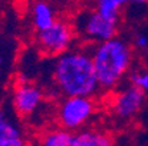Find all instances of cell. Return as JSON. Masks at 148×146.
<instances>
[{
  "mask_svg": "<svg viewBox=\"0 0 148 146\" xmlns=\"http://www.w3.org/2000/svg\"><path fill=\"white\" fill-rule=\"evenodd\" d=\"M53 84L61 96H97L101 91L91 50L69 49L57 55L53 65Z\"/></svg>",
  "mask_w": 148,
  "mask_h": 146,
  "instance_id": "obj_1",
  "label": "cell"
},
{
  "mask_svg": "<svg viewBox=\"0 0 148 146\" xmlns=\"http://www.w3.org/2000/svg\"><path fill=\"white\" fill-rule=\"evenodd\" d=\"M91 58L101 91H114L132 69L135 49L132 43L115 36L92 46Z\"/></svg>",
  "mask_w": 148,
  "mask_h": 146,
  "instance_id": "obj_2",
  "label": "cell"
},
{
  "mask_svg": "<svg viewBox=\"0 0 148 146\" xmlns=\"http://www.w3.org/2000/svg\"><path fill=\"white\" fill-rule=\"evenodd\" d=\"M73 26L77 36L82 37L90 45H95L118 36L119 21L105 17L94 8L78 13Z\"/></svg>",
  "mask_w": 148,
  "mask_h": 146,
  "instance_id": "obj_3",
  "label": "cell"
},
{
  "mask_svg": "<svg viewBox=\"0 0 148 146\" xmlns=\"http://www.w3.org/2000/svg\"><path fill=\"white\" fill-rule=\"evenodd\" d=\"M95 111L92 96H65L57 107V121L61 128L77 132L91 120Z\"/></svg>",
  "mask_w": 148,
  "mask_h": 146,
  "instance_id": "obj_4",
  "label": "cell"
},
{
  "mask_svg": "<svg viewBox=\"0 0 148 146\" xmlns=\"http://www.w3.org/2000/svg\"><path fill=\"white\" fill-rule=\"evenodd\" d=\"M75 36L73 24L57 18L50 26L37 31L36 45L44 55L57 57L71 48Z\"/></svg>",
  "mask_w": 148,
  "mask_h": 146,
  "instance_id": "obj_5",
  "label": "cell"
},
{
  "mask_svg": "<svg viewBox=\"0 0 148 146\" xmlns=\"http://www.w3.org/2000/svg\"><path fill=\"white\" fill-rule=\"evenodd\" d=\"M147 103V94L139 87L128 83V86L120 88L116 92L112 101V113L120 120L134 119L142 109L145 107Z\"/></svg>",
  "mask_w": 148,
  "mask_h": 146,
  "instance_id": "obj_6",
  "label": "cell"
},
{
  "mask_svg": "<svg viewBox=\"0 0 148 146\" xmlns=\"http://www.w3.org/2000/svg\"><path fill=\"white\" fill-rule=\"evenodd\" d=\"M44 101V92L40 87L28 82H23L13 92V107L18 116H32Z\"/></svg>",
  "mask_w": 148,
  "mask_h": 146,
  "instance_id": "obj_7",
  "label": "cell"
},
{
  "mask_svg": "<svg viewBox=\"0 0 148 146\" xmlns=\"http://www.w3.org/2000/svg\"><path fill=\"white\" fill-rule=\"evenodd\" d=\"M25 137L21 128L5 111L0 109V146H24Z\"/></svg>",
  "mask_w": 148,
  "mask_h": 146,
  "instance_id": "obj_8",
  "label": "cell"
},
{
  "mask_svg": "<svg viewBox=\"0 0 148 146\" xmlns=\"http://www.w3.org/2000/svg\"><path fill=\"white\" fill-rule=\"evenodd\" d=\"M56 15L52 5L45 0H37L32 7V22L36 31H42L56 21Z\"/></svg>",
  "mask_w": 148,
  "mask_h": 146,
  "instance_id": "obj_9",
  "label": "cell"
},
{
  "mask_svg": "<svg viewBox=\"0 0 148 146\" xmlns=\"http://www.w3.org/2000/svg\"><path fill=\"white\" fill-rule=\"evenodd\" d=\"M112 138L99 130H77L73 133V146H110Z\"/></svg>",
  "mask_w": 148,
  "mask_h": 146,
  "instance_id": "obj_10",
  "label": "cell"
},
{
  "mask_svg": "<svg viewBox=\"0 0 148 146\" xmlns=\"http://www.w3.org/2000/svg\"><path fill=\"white\" fill-rule=\"evenodd\" d=\"M127 4H131V0H97L95 9L105 17L120 22L122 9Z\"/></svg>",
  "mask_w": 148,
  "mask_h": 146,
  "instance_id": "obj_11",
  "label": "cell"
},
{
  "mask_svg": "<svg viewBox=\"0 0 148 146\" xmlns=\"http://www.w3.org/2000/svg\"><path fill=\"white\" fill-rule=\"evenodd\" d=\"M41 145L44 146H73V132L68 129H54L41 136Z\"/></svg>",
  "mask_w": 148,
  "mask_h": 146,
  "instance_id": "obj_12",
  "label": "cell"
},
{
  "mask_svg": "<svg viewBox=\"0 0 148 146\" xmlns=\"http://www.w3.org/2000/svg\"><path fill=\"white\" fill-rule=\"evenodd\" d=\"M128 83L139 87L148 95V67H135L128 73Z\"/></svg>",
  "mask_w": 148,
  "mask_h": 146,
  "instance_id": "obj_13",
  "label": "cell"
},
{
  "mask_svg": "<svg viewBox=\"0 0 148 146\" xmlns=\"http://www.w3.org/2000/svg\"><path fill=\"white\" fill-rule=\"evenodd\" d=\"M132 46L135 50H139V52H148V34L144 32L136 33L134 36Z\"/></svg>",
  "mask_w": 148,
  "mask_h": 146,
  "instance_id": "obj_14",
  "label": "cell"
},
{
  "mask_svg": "<svg viewBox=\"0 0 148 146\" xmlns=\"http://www.w3.org/2000/svg\"><path fill=\"white\" fill-rule=\"evenodd\" d=\"M148 3V0H131V4L135 5H145Z\"/></svg>",
  "mask_w": 148,
  "mask_h": 146,
  "instance_id": "obj_15",
  "label": "cell"
},
{
  "mask_svg": "<svg viewBox=\"0 0 148 146\" xmlns=\"http://www.w3.org/2000/svg\"><path fill=\"white\" fill-rule=\"evenodd\" d=\"M1 33H3V28H1V24H0V37H1Z\"/></svg>",
  "mask_w": 148,
  "mask_h": 146,
  "instance_id": "obj_16",
  "label": "cell"
},
{
  "mask_svg": "<svg viewBox=\"0 0 148 146\" xmlns=\"http://www.w3.org/2000/svg\"><path fill=\"white\" fill-rule=\"evenodd\" d=\"M145 107L148 108V96H147V103H145Z\"/></svg>",
  "mask_w": 148,
  "mask_h": 146,
  "instance_id": "obj_17",
  "label": "cell"
},
{
  "mask_svg": "<svg viewBox=\"0 0 148 146\" xmlns=\"http://www.w3.org/2000/svg\"><path fill=\"white\" fill-rule=\"evenodd\" d=\"M1 63H3V59H1V58H0V66H1Z\"/></svg>",
  "mask_w": 148,
  "mask_h": 146,
  "instance_id": "obj_18",
  "label": "cell"
},
{
  "mask_svg": "<svg viewBox=\"0 0 148 146\" xmlns=\"http://www.w3.org/2000/svg\"><path fill=\"white\" fill-rule=\"evenodd\" d=\"M147 67H148V65H147Z\"/></svg>",
  "mask_w": 148,
  "mask_h": 146,
  "instance_id": "obj_19",
  "label": "cell"
}]
</instances>
